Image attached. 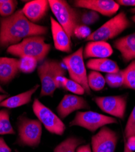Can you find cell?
Here are the masks:
<instances>
[{"instance_id":"obj_1","label":"cell","mask_w":135,"mask_h":152,"mask_svg":"<svg viewBox=\"0 0 135 152\" xmlns=\"http://www.w3.org/2000/svg\"><path fill=\"white\" fill-rule=\"evenodd\" d=\"M47 30L46 26L31 22L19 9L11 16L0 18V47L7 48L26 38L44 35Z\"/></svg>"},{"instance_id":"obj_2","label":"cell","mask_w":135,"mask_h":152,"mask_svg":"<svg viewBox=\"0 0 135 152\" xmlns=\"http://www.w3.org/2000/svg\"><path fill=\"white\" fill-rule=\"evenodd\" d=\"M41 82L40 97H53L57 88H62L66 69L57 60L46 59L37 68Z\"/></svg>"},{"instance_id":"obj_3","label":"cell","mask_w":135,"mask_h":152,"mask_svg":"<svg viewBox=\"0 0 135 152\" xmlns=\"http://www.w3.org/2000/svg\"><path fill=\"white\" fill-rule=\"evenodd\" d=\"M43 35H35L26 38L20 43L7 48V53L18 57H31L38 62H43L50 53L51 45L45 42Z\"/></svg>"},{"instance_id":"obj_4","label":"cell","mask_w":135,"mask_h":152,"mask_svg":"<svg viewBox=\"0 0 135 152\" xmlns=\"http://www.w3.org/2000/svg\"><path fill=\"white\" fill-rule=\"evenodd\" d=\"M48 2L57 21L70 38L73 37L74 29L80 24V14L64 0H49Z\"/></svg>"},{"instance_id":"obj_5","label":"cell","mask_w":135,"mask_h":152,"mask_svg":"<svg viewBox=\"0 0 135 152\" xmlns=\"http://www.w3.org/2000/svg\"><path fill=\"white\" fill-rule=\"evenodd\" d=\"M131 25L127 14L124 12H120L93 32L85 41L107 42L120 35Z\"/></svg>"},{"instance_id":"obj_6","label":"cell","mask_w":135,"mask_h":152,"mask_svg":"<svg viewBox=\"0 0 135 152\" xmlns=\"http://www.w3.org/2000/svg\"><path fill=\"white\" fill-rule=\"evenodd\" d=\"M62 61L66 68L71 80L79 83L87 94H90L91 90L88 84V75L84 62L83 48L80 47L74 53L65 57Z\"/></svg>"},{"instance_id":"obj_7","label":"cell","mask_w":135,"mask_h":152,"mask_svg":"<svg viewBox=\"0 0 135 152\" xmlns=\"http://www.w3.org/2000/svg\"><path fill=\"white\" fill-rule=\"evenodd\" d=\"M18 142L20 145L36 147L41 142L42 124L38 119L21 116L17 124Z\"/></svg>"},{"instance_id":"obj_8","label":"cell","mask_w":135,"mask_h":152,"mask_svg":"<svg viewBox=\"0 0 135 152\" xmlns=\"http://www.w3.org/2000/svg\"><path fill=\"white\" fill-rule=\"evenodd\" d=\"M32 110L35 116L50 133L62 136L65 133L66 126L57 115L40 101L35 98L32 104Z\"/></svg>"},{"instance_id":"obj_9","label":"cell","mask_w":135,"mask_h":152,"mask_svg":"<svg viewBox=\"0 0 135 152\" xmlns=\"http://www.w3.org/2000/svg\"><path fill=\"white\" fill-rule=\"evenodd\" d=\"M117 123V121L114 118L97 112L87 111L77 112L74 118L70 122L69 126H78L94 132L107 125Z\"/></svg>"},{"instance_id":"obj_10","label":"cell","mask_w":135,"mask_h":152,"mask_svg":"<svg viewBox=\"0 0 135 152\" xmlns=\"http://www.w3.org/2000/svg\"><path fill=\"white\" fill-rule=\"evenodd\" d=\"M94 100L104 113L121 119H124L127 104L126 96L96 97Z\"/></svg>"},{"instance_id":"obj_11","label":"cell","mask_w":135,"mask_h":152,"mask_svg":"<svg viewBox=\"0 0 135 152\" xmlns=\"http://www.w3.org/2000/svg\"><path fill=\"white\" fill-rule=\"evenodd\" d=\"M118 136L117 133L107 126H102L91 137L93 152H115Z\"/></svg>"},{"instance_id":"obj_12","label":"cell","mask_w":135,"mask_h":152,"mask_svg":"<svg viewBox=\"0 0 135 152\" xmlns=\"http://www.w3.org/2000/svg\"><path fill=\"white\" fill-rule=\"evenodd\" d=\"M75 7L91 10L105 17H112L119 9V5L113 0H77Z\"/></svg>"},{"instance_id":"obj_13","label":"cell","mask_w":135,"mask_h":152,"mask_svg":"<svg viewBox=\"0 0 135 152\" xmlns=\"http://www.w3.org/2000/svg\"><path fill=\"white\" fill-rule=\"evenodd\" d=\"M89 108L88 102L83 97L74 94H66L57 107V112L59 118L64 119L74 111Z\"/></svg>"},{"instance_id":"obj_14","label":"cell","mask_w":135,"mask_h":152,"mask_svg":"<svg viewBox=\"0 0 135 152\" xmlns=\"http://www.w3.org/2000/svg\"><path fill=\"white\" fill-rule=\"evenodd\" d=\"M51 29L55 48L61 52L69 53L72 50L71 38L65 29L53 17H50Z\"/></svg>"},{"instance_id":"obj_15","label":"cell","mask_w":135,"mask_h":152,"mask_svg":"<svg viewBox=\"0 0 135 152\" xmlns=\"http://www.w3.org/2000/svg\"><path fill=\"white\" fill-rule=\"evenodd\" d=\"M50 8L47 0H34L27 3L21 10L24 16L31 22L36 24L45 17Z\"/></svg>"},{"instance_id":"obj_16","label":"cell","mask_w":135,"mask_h":152,"mask_svg":"<svg viewBox=\"0 0 135 152\" xmlns=\"http://www.w3.org/2000/svg\"><path fill=\"white\" fill-rule=\"evenodd\" d=\"M113 53V49L107 42H88L83 49V57L85 58H108Z\"/></svg>"},{"instance_id":"obj_17","label":"cell","mask_w":135,"mask_h":152,"mask_svg":"<svg viewBox=\"0 0 135 152\" xmlns=\"http://www.w3.org/2000/svg\"><path fill=\"white\" fill-rule=\"evenodd\" d=\"M113 46L125 62L135 60V32L119 38L115 41Z\"/></svg>"},{"instance_id":"obj_18","label":"cell","mask_w":135,"mask_h":152,"mask_svg":"<svg viewBox=\"0 0 135 152\" xmlns=\"http://www.w3.org/2000/svg\"><path fill=\"white\" fill-rule=\"evenodd\" d=\"M18 59L0 57V83L7 84L13 80L19 72Z\"/></svg>"},{"instance_id":"obj_19","label":"cell","mask_w":135,"mask_h":152,"mask_svg":"<svg viewBox=\"0 0 135 152\" xmlns=\"http://www.w3.org/2000/svg\"><path fill=\"white\" fill-rule=\"evenodd\" d=\"M40 85L36 84L29 90L18 94L7 97L0 104V107L6 108H16L31 102L32 95L36 91Z\"/></svg>"},{"instance_id":"obj_20","label":"cell","mask_w":135,"mask_h":152,"mask_svg":"<svg viewBox=\"0 0 135 152\" xmlns=\"http://www.w3.org/2000/svg\"><path fill=\"white\" fill-rule=\"evenodd\" d=\"M87 67L91 71L107 74L117 72L120 70L117 63L108 58H91L87 63Z\"/></svg>"},{"instance_id":"obj_21","label":"cell","mask_w":135,"mask_h":152,"mask_svg":"<svg viewBox=\"0 0 135 152\" xmlns=\"http://www.w3.org/2000/svg\"><path fill=\"white\" fill-rule=\"evenodd\" d=\"M84 141L82 139L71 136L55 147L54 152H76V150Z\"/></svg>"},{"instance_id":"obj_22","label":"cell","mask_w":135,"mask_h":152,"mask_svg":"<svg viewBox=\"0 0 135 152\" xmlns=\"http://www.w3.org/2000/svg\"><path fill=\"white\" fill-rule=\"evenodd\" d=\"M105 83V77L99 72L91 71L88 74V84L90 90L99 91L104 88Z\"/></svg>"},{"instance_id":"obj_23","label":"cell","mask_w":135,"mask_h":152,"mask_svg":"<svg viewBox=\"0 0 135 152\" xmlns=\"http://www.w3.org/2000/svg\"><path fill=\"white\" fill-rule=\"evenodd\" d=\"M15 134V132L12 125L9 111L6 110H0V135Z\"/></svg>"},{"instance_id":"obj_24","label":"cell","mask_w":135,"mask_h":152,"mask_svg":"<svg viewBox=\"0 0 135 152\" xmlns=\"http://www.w3.org/2000/svg\"><path fill=\"white\" fill-rule=\"evenodd\" d=\"M123 71L124 77L123 86L135 91V60L131 61Z\"/></svg>"},{"instance_id":"obj_25","label":"cell","mask_w":135,"mask_h":152,"mask_svg":"<svg viewBox=\"0 0 135 152\" xmlns=\"http://www.w3.org/2000/svg\"><path fill=\"white\" fill-rule=\"evenodd\" d=\"M38 61L31 57H23L18 59V66L19 71L29 74L34 72L37 67Z\"/></svg>"},{"instance_id":"obj_26","label":"cell","mask_w":135,"mask_h":152,"mask_svg":"<svg viewBox=\"0 0 135 152\" xmlns=\"http://www.w3.org/2000/svg\"><path fill=\"white\" fill-rule=\"evenodd\" d=\"M105 83L111 88H116L123 86L124 82L123 69H120L115 73L106 74L105 76Z\"/></svg>"},{"instance_id":"obj_27","label":"cell","mask_w":135,"mask_h":152,"mask_svg":"<svg viewBox=\"0 0 135 152\" xmlns=\"http://www.w3.org/2000/svg\"><path fill=\"white\" fill-rule=\"evenodd\" d=\"M18 5L17 1L14 0H0V16L8 17L15 12Z\"/></svg>"},{"instance_id":"obj_28","label":"cell","mask_w":135,"mask_h":152,"mask_svg":"<svg viewBox=\"0 0 135 152\" xmlns=\"http://www.w3.org/2000/svg\"><path fill=\"white\" fill-rule=\"evenodd\" d=\"M62 88L65 90L77 95H83L85 93V90L82 86L77 82L71 79H68L66 77L63 79Z\"/></svg>"},{"instance_id":"obj_29","label":"cell","mask_w":135,"mask_h":152,"mask_svg":"<svg viewBox=\"0 0 135 152\" xmlns=\"http://www.w3.org/2000/svg\"><path fill=\"white\" fill-rule=\"evenodd\" d=\"M100 15L97 12L87 9L80 14V24L88 26L98 21Z\"/></svg>"},{"instance_id":"obj_30","label":"cell","mask_w":135,"mask_h":152,"mask_svg":"<svg viewBox=\"0 0 135 152\" xmlns=\"http://www.w3.org/2000/svg\"><path fill=\"white\" fill-rule=\"evenodd\" d=\"M126 138L135 136V106L133 108L127 121L125 129Z\"/></svg>"},{"instance_id":"obj_31","label":"cell","mask_w":135,"mask_h":152,"mask_svg":"<svg viewBox=\"0 0 135 152\" xmlns=\"http://www.w3.org/2000/svg\"><path fill=\"white\" fill-rule=\"evenodd\" d=\"M92 32L91 29L83 24H79L74 31V36L76 37L79 39H87L91 34Z\"/></svg>"},{"instance_id":"obj_32","label":"cell","mask_w":135,"mask_h":152,"mask_svg":"<svg viewBox=\"0 0 135 152\" xmlns=\"http://www.w3.org/2000/svg\"><path fill=\"white\" fill-rule=\"evenodd\" d=\"M0 152H12L10 147L2 137H0Z\"/></svg>"},{"instance_id":"obj_33","label":"cell","mask_w":135,"mask_h":152,"mask_svg":"<svg viewBox=\"0 0 135 152\" xmlns=\"http://www.w3.org/2000/svg\"><path fill=\"white\" fill-rule=\"evenodd\" d=\"M116 2L122 6L135 7V0H117Z\"/></svg>"},{"instance_id":"obj_34","label":"cell","mask_w":135,"mask_h":152,"mask_svg":"<svg viewBox=\"0 0 135 152\" xmlns=\"http://www.w3.org/2000/svg\"><path fill=\"white\" fill-rule=\"evenodd\" d=\"M127 141V144L129 148L132 150L134 151L135 150V136H131L128 137Z\"/></svg>"},{"instance_id":"obj_35","label":"cell","mask_w":135,"mask_h":152,"mask_svg":"<svg viewBox=\"0 0 135 152\" xmlns=\"http://www.w3.org/2000/svg\"><path fill=\"white\" fill-rule=\"evenodd\" d=\"M76 152H92L90 144L80 145L77 147Z\"/></svg>"},{"instance_id":"obj_36","label":"cell","mask_w":135,"mask_h":152,"mask_svg":"<svg viewBox=\"0 0 135 152\" xmlns=\"http://www.w3.org/2000/svg\"><path fill=\"white\" fill-rule=\"evenodd\" d=\"M124 152H133V151L131 150L129 147L127 145V141H126V138H124Z\"/></svg>"},{"instance_id":"obj_37","label":"cell","mask_w":135,"mask_h":152,"mask_svg":"<svg viewBox=\"0 0 135 152\" xmlns=\"http://www.w3.org/2000/svg\"><path fill=\"white\" fill-rule=\"evenodd\" d=\"M8 97V94H0V104H1L3 100Z\"/></svg>"},{"instance_id":"obj_38","label":"cell","mask_w":135,"mask_h":152,"mask_svg":"<svg viewBox=\"0 0 135 152\" xmlns=\"http://www.w3.org/2000/svg\"><path fill=\"white\" fill-rule=\"evenodd\" d=\"M0 93H2V94H7V93H6V91L2 88V86H1V85H0Z\"/></svg>"},{"instance_id":"obj_39","label":"cell","mask_w":135,"mask_h":152,"mask_svg":"<svg viewBox=\"0 0 135 152\" xmlns=\"http://www.w3.org/2000/svg\"><path fill=\"white\" fill-rule=\"evenodd\" d=\"M130 11L132 12V13H135V7H133V9H131L130 10Z\"/></svg>"},{"instance_id":"obj_40","label":"cell","mask_w":135,"mask_h":152,"mask_svg":"<svg viewBox=\"0 0 135 152\" xmlns=\"http://www.w3.org/2000/svg\"><path fill=\"white\" fill-rule=\"evenodd\" d=\"M131 20H132V21H133L134 23H135V15H133V16L131 17Z\"/></svg>"},{"instance_id":"obj_41","label":"cell","mask_w":135,"mask_h":152,"mask_svg":"<svg viewBox=\"0 0 135 152\" xmlns=\"http://www.w3.org/2000/svg\"><path fill=\"white\" fill-rule=\"evenodd\" d=\"M16 152H19V151H16Z\"/></svg>"}]
</instances>
